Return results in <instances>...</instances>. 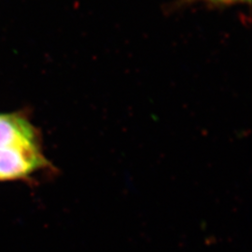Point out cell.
Here are the masks:
<instances>
[{
  "label": "cell",
  "instance_id": "6da1fadb",
  "mask_svg": "<svg viewBox=\"0 0 252 252\" xmlns=\"http://www.w3.org/2000/svg\"><path fill=\"white\" fill-rule=\"evenodd\" d=\"M53 170L41 133L27 113L0 112V182H30Z\"/></svg>",
  "mask_w": 252,
  "mask_h": 252
},
{
  "label": "cell",
  "instance_id": "7a4b0ae2",
  "mask_svg": "<svg viewBox=\"0 0 252 252\" xmlns=\"http://www.w3.org/2000/svg\"><path fill=\"white\" fill-rule=\"evenodd\" d=\"M215 3H231V2H236V1H246V0H207Z\"/></svg>",
  "mask_w": 252,
  "mask_h": 252
}]
</instances>
